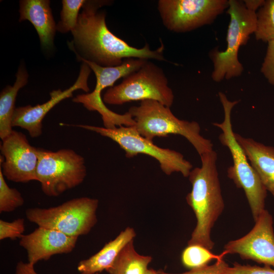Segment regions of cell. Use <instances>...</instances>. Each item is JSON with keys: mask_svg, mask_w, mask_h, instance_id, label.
Listing matches in <instances>:
<instances>
[{"mask_svg": "<svg viewBox=\"0 0 274 274\" xmlns=\"http://www.w3.org/2000/svg\"><path fill=\"white\" fill-rule=\"evenodd\" d=\"M28 74L25 68L19 67L16 79L13 86L5 88L0 94V138L4 139L13 130L12 119L15 109V103L19 90L28 82Z\"/></svg>", "mask_w": 274, "mask_h": 274, "instance_id": "obj_19", "label": "cell"}, {"mask_svg": "<svg viewBox=\"0 0 274 274\" xmlns=\"http://www.w3.org/2000/svg\"><path fill=\"white\" fill-rule=\"evenodd\" d=\"M78 58L86 63L95 74L96 83L90 93L77 95L73 99L76 103L82 104L88 110L97 112L101 116L104 127L115 128L120 126H133L135 121L128 113L119 114L109 109L101 98V92L105 88L114 86L115 82L140 69L148 60L129 58L125 59L118 66L104 67L85 59L77 55Z\"/></svg>", "mask_w": 274, "mask_h": 274, "instance_id": "obj_9", "label": "cell"}, {"mask_svg": "<svg viewBox=\"0 0 274 274\" xmlns=\"http://www.w3.org/2000/svg\"><path fill=\"white\" fill-rule=\"evenodd\" d=\"M78 238L56 230L39 226L20 238L19 245L27 252L28 262L35 265L56 254H66L75 248Z\"/></svg>", "mask_w": 274, "mask_h": 274, "instance_id": "obj_15", "label": "cell"}, {"mask_svg": "<svg viewBox=\"0 0 274 274\" xmlns=\"http://www.w3.org/2000/svg\"><path fill=\"white\" fill-rule=\"evenodd\" d=\"M152 260L150 256L139 254L132 240L124 246L106 271L110 274H145Z\"/></svg>", "mask_w": 274, "mask_h": 274, "instance_id": "obj_20", "label": "cell"}, {"mask_svg": "<svg viewBox=\"0 0 274 274\" xmlns=\"http://www.w3.org/2000/svg\"><path fill=\"white\" fill-rule=\"evenodd\" d=\"M135 236L133 228L126 227L115 238L106 244L97 253L80 261L77 266L78 270L81 274H95L107 270L124 246L133 240Z\"/></svg>", "mask_w": 274, "mask_h": 274, "instance_id": "obj_18", "label": "cell"}, {"mask_svg": "<svg viewBox=\"0 0 274 274\" xmlns=\"http://www.w3.org/2000/svg\"><path fill=\"white\" fill-rule=\"evenodd\" d=\"M228 264L223 258L217 260L212 265H207L201 267L190 269L189 271L181 273H169L162 270H158L159 274H223Z\"/></svg>", "mask_w": 274, "mask_h": 274, "instance_id": "obj_28", "label": "cell"}, {"mask_svg": "<svg viewBox=\"0 0 274 274\" xmlns=\"http://www.w3.org/2000/svg\"><path fill=\"white\" fill-rule=\"evenodd\" d=\"M219 97L224 118L221 123H214L213 125L222 130L219 139L222 145L228 148L232 155L233 164L227 169V176L237 188L244 190L255 221L265 210L267 190L234 136L231 115L233 107L239 100L230 101L221 92H219Z\"/></svg>", "mask_w": 274, "mask_h": 274, "instance_id": "obj_3", "label": "cell"}, {"mask_svg": "<svg viewBox=\"0 0 274 274\" xmlns=\"http://www.w3.org/2000/svg\"><path fill=\"white\" fill-rule=\"evenodd\" d=\"M90 72V67L83 62L79 76L72 86L63 91L58 89L51 91L50 99L42 104L34 107L27 105L16 108L12 119V126L26 130L31 138L40 136L42 133L43 120L55 106L62 100L72 97L76 90L82 89L86 92L89 91L88 79Z\"/></svg>", "mask_w": 274, "mask_h": 274, "instance_id": "obj_14", "label": "cell"}, {"mask_svg": "<svg viewBox=\"0 0 274 274\" xmlns=\"http://www.w3.org/2000/svg\"><path fill=\"white\" fill-rule=\"evenodd\" d=\"M234 136L266 190L274 197V148L237 133Z\"/></svg>", "mask_w": 274, "mask_h": 274, "instance_id": "obj_17", "label": "cell"}, {"mask_svg": "<svg viewBox=\"0 0 274 274\" xmlns=\"http://www.w3.org/2000/svg\"><path fill=\"white\" fill-rule=\"evenodd\" d=\"M14 274H38L34 268V265L28 262L20 261L17 264Z\"/></svg>", "mask_w": 274, "mask_h": 274, "instance_id": "obj_29", "label": "cell"}, {"mask_svg": "<svg viewBox=\"0 0 274 274\" xmlns=\"http://www.w3.org/2000/svg\"><path fill=\"white\" fill-rule=\"evenodd\" d=\"M98 206V199L82 197L47 209L29 208L25 215L38 226L78 237L88 234L96 224Z\"/></svg>", "mask_w": 274, "mask_h": 274, "instance_id": "obj_6", "label": "cell"}, {"mask_svg": "<svg viewBox=\"0 0 274 274\" xmlns=\"http://www.w3.org/2000/svg\"><path fill=\"white\" fill-rule=\"evenodd\" d=\"M228 7L227 0H160L157 7L163 25L176 32L211 24Z\"/></svg>", "mask_w": 274, "mask_h": 274, "instance_id": "obj_11", "label": "cell"}, {"mask_svg": "<svg viewBox=\"0 0 274 274\" xmlns=\"http://www.w3.org/2000/svg\"><path fill=\"white\" fill-rule=\"evenodd\" d=\"M128 112L135 121V129L150 141L155 137L179 134L185 138L200 156L213 150L211 141L200 135L198 123L178 119L170 108L158 101H142L139 106L130 107Z\"/></svg>", "mask_w": 274, "mask_h": 274, "instance_id": "obj_4", "label": "cell"}, {"mask_svg": "<svg viewBox=\"0 0 274 274\" xmlns=\"http://www.w3.org/2000/svg\"><path fill=\"white\" fill-rule=\"evenodd\" d=\"M227 13L230 16V22L226 49L223 51L215 50L210 54L214 66L211 76L217 82L242 74L244 67L238 60V52L256 29L257 14L247 9L243 1L229 0Z\"/></svg>", "mask_w": 274, "mask_h": 274, "instance_id": "obj_5", "label": "cell"}, {"mask_svg": "<svg viewBox=\"0 0 274 274\" xmlns=\"http://www.w3.org/2000/svg\"><path fill=\"white\" fill-rule=\"evenodd\" d=\"M104 3L86 1L72 31L75 45L87 58L85 59L104 67L119 65L129 58L166 61L162 42L155 50H151L148 44L136 48L113 34L106 25L105 13L97 10Z\"/></svg>", "mask_w": 274, "mask_h": 274, "instance_id": "obj_1", "label": "cell"}, {"mask_svg": "<svg viewBox=\"0 0 274 274\" xmlns=\"http://www.w3.org/2000/svg\"><path fill=\"white\" fill-rule=\"evenodd\" d=\"M24 220L17 219L12 222L0 220V240L6 238L16 239L21 238L24 231Z\"/></svg>", "mask_w": 274, "mask_h": 274, "instance_id": "obj_25", "label": "cell"}, {"mask_svg": "<svg viewBox=\"0 0 274 274\" xmlns=\"http://www.w3.org/2000/svg\"><path fill=\"white\" fill-rule=\"evenodd\" d=\"M76 126L110 138L125 151L127 158L133 157L139 154H146L154 158L158 161L161 170L167 175L179 172L184 177H188L192 169V164L185 159L181 153L157 146L153 141L142 136L133 126H120L115 128L85 124Z\"/></svg>", "mask_w": 274, "mask_h": 274, "instance_id": "obj_10", "label": "cell"}, {"mask_svg": "<svg viewBox=\"0 0 274 274\" xmlns=\"http://www.w3.org/2000/svg\"><path fill=\"white\" fill-rule=\"evenodd\" d=\"M145 274H159L157 271L152 268L148 269Z\"/></svg>", "mask_w": 274, "mask_h": 274, "instance_id": "obj_31", "label": "cell"}, {"mask_svg": "<svg viewBox=\"0 0 274 274\" xmlns=\"http://www.w3.org/2000/svg\"><path fill=\"white\" fill-rule=\"evenodd\" d=\"M0 168L8 180L20 183L37 181L38 148L31 146L25 134L13 130L2 140Z\"/></svg>", "mask_w": 274, "mask_h": 274, "instance_id": "obj_13", "label": "cell"}, {"mask_svg": "<svg viewBox=\"0 0 274 274\" xmlns=\"http://www.w3.org/2000/svg\"><path fill=\"white\" fill-rule=\"evenodd\" d=\"M245 6L249 10L256 12V11L260 8L264 4V0H246L243 1Z\"/></svg>", "mask_w": 274, "mask_h": 274, "instance_id": "obj_30", "label": "cell"}, {"mask_svg": "<svg viewBox=\"0 0 274 274\" xmlns=\"http://www.w3.org/2000/svg\"><path fill=\"white\" fill-rule=\"evenodd\" d=\"M84 0H63L61 20L56 25V29L61 32H71L76 27L79 16V11L85 3Z\"/></svg>", "mask_w": 274, "mask_h": 274, "instance_id": "obj_23", "label": "cell"}, {"mask_svg": "<svg viewBox=\"0 0 274 274\" xmlns=\"http://www.w3.org/2000/svg\"><path fill=\"white\" fill-rule=\"evenodd\" d=\"M37 181L45 194L57 196L84 180L86 167L83 156L71 149L52 151L38 148Z\"/></svg>", "mask_w": 274, "mask_h": 274, "instance_id": "obj_8", "label": "cell"}, {"mask_svg": "<svg viewBox=\"0 0 274 274\" xmlns=\"http://www.w3.org/2000/svg\"><path fill=\"white\" fill-rule=\"evenodd\" d=\"M256 14V39L267 43L274 40V0L265 1Z\"/></svg>", "mask_w": 274, "mask_h": 274, "instance_id": "obj_21", "label": "cell"}, {"mask_svg": "<svg viewBox=\"0 0 274 274\" xmlns=\"http://www.w3.org/2000/svg\"><path fill=\"white\" fill-rule=\"evenodd\" d=\"M223 274H274V269L269 266L242 265L237 262L228 266Z\"/></svg>", "mask_w": 274, "mask_h": 274, "instance_id": "obj_26", "label": "cell"}, {"mask_svg": "<svg viewBox=\"0 0 274 274\" xmlns=\"http://www.w3.org/2000/svg\"><path fill=\"white\" fill-rule=\"evenodd\" d=\"M95 274H99V273H95Z\"/></svg>", "mask_w": 274, "mask_h": 274, "instance_id": "obj_32", "label": "cell"}, {"mask_svg": "<svg viewBox=\"0 0 274 274\" xmlns=\"http://www.w3.org/2000/svg\"><path fill=\"white\" fill-rule=\"evenodd\" d=\"M225 255L223 252L219 255L214 254L198 245H188L182 252L181 259L184 266L192 269L207 265L213 260H218Z\"/></svg>", "mask_w": 274, "mask_h": 274, "instance_id": "obj_22", "label": "cell"}, {"mask_svg": "<svg viewBox=\"0 0 274 274\" xmlns=\"http://www.w3.org/2000/svg\"><path fill=\"white\" fill-rule=\"evenodd\" d=\"M201 165L192 169L189 180L192 189L186 197L196 218L188 245H198L211 250L215 243L211 233L223 212L224 202L217 168V154L213 150L200 156Z\"/></svg>", "mask_w": 274, "mask_h": 274, "instance_id": "obj_2", "label": "cell"}, {"mask_svg": "<svg viewBox=\"0 0 274 274\" xmlns=\"http://www.w3.org/2000/svg\"><path fill=\"white\" fill-rule=\"evenodd\" d=\"M20 192L15 188L9 187L0 168V212H11L24 204Z\"/></svg>", "mask_w": 274, "mask_h": 274, "instance_id": "obj_24", "label": "cell"}, {"mask_svg": "<svg viewBox=\"0 0 274 274\" xmlns=\"http://www.w3.org/2000/svg\"><path fill=\"white\" fill-rule=\"evenodd\" d=\"M102 100L114 105L154 100L170 108L174 95L162 69L147 60L140 69L123 78L119 84L110 87Z\"/></svg>", "mask_w": 274, "mask_h": 274, "instance_id": "obj_7", "label": "cell"}, {"mask_svg": "<svg viewBox=\"0 0 274 274\" xmlns=\"http://www.w3.org/2000/svg\"><path fill=\"white\" fill-rule=\"evenodd\" d=\"M255 222V225L247 234L226 243L223 252L225 254H238L243 260H251L274 268L272 217L264 210Z\"/></svg>", "mask_w": 274, "mask_h": 274, "instance_id": "obj_12", "label": "cell"}, {"mask_svg": "<svg viewBox=\"0 0 274 274\" xmlns=\"http://www.w3.org/2000/svg\"><path fill=\"white\" fill-rule=\"evenodd\" d=\"M266 54L261 72L268 82L274 86V40L267 42Z\"/></svg>", "mask_w": 274, "mask_h": 274, "instance_id": "obj_27", "label": "cell"}, {"mask_svg": "<svg viewBox=\"0 0 274 274\" xmlns=\"http://www.w3.org/2000/svg\"><path fill=\"white\" fill-rule=\"evenodd\" d=\"M19 21H29L36 28L43 48L50 49L53 46L56 29L48 0L20 1Z\"/></svg>", "mask_w": 274, "mask_h": 274, "instance_id": "obj_16", "label": "cell"}]
</instances>
